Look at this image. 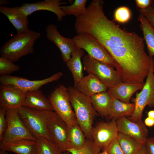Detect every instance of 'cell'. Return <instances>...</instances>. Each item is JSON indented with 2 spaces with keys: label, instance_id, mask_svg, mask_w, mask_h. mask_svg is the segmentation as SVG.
I'll list each match as a JSON object with an SVG mask.
<instances>
[{
  "label": "cell",
  "instance_id": "1",
  "mask_svg": "<svg viewBox=\"0 0 154 154\" xmlns=\"http://www.w3.org/2000/svg\"><path fill=\"white\" fill-rule=\"evenodd\" d=\"M104 4L102 0H94L86 7V12L76 18L77 34L88 36L104 46L114 60L122 82H143L154 59L146 53L143 38L107 18Z\"/></svg>",
  "mask_w": 154,
  "mask_h": 154
},
{
  "label": "cell",
  "instance_id": "2",
  "mask_svg": "<svg viewBox=\"0 0 154 154\" xmlns=\"http://www.w3.org/2000/svg\"><path fill=\"white\" fill-rule=\"evenodd\" d=\"M76 121L87 139H92L94 119L98 116L90 97L78 92L74 87L67 88Z\"/></svg>",
  "mask_w": 154,
  "mask_h": 154
},
{
  "label": "cell",
  "instance_id": "3",
  "mask_svg": "<svg viewBox=\"0 0 154 154\" xmlns=\"http://www.w3.org/2000/svg\"><path fill=\"white\" fill-rule=\"evenodd\" d=\"M40 36V33L30 29L17 33L1 46V56L13 62L18 61L23 56L34 52L35 42Z\"/></svg>",
  "mask_w": 154,
  "mask_h": 154
},
{
  "label": "cell",
  "instance_id": "4",
  "mask_svg": "<svg viewBox=\"0 0 154 154\" xmlns=\"http://www.w3.org/2000/svg\"><path fill=\"white\" fill-rule=\"evenodd\" d=\"M18 110L21 120L35 137L37 139L42 137L52 141L48 124L50 118L56 114L54 111L38 110L23 106Z\"/></svg>",
  "mask_w": 154,
  "mask_h": 154
},
{
  "label": "cell",
  "instance_id": "5",
  "mask_svg": "<svg viewBox=\"0 0 154 154\" xmlns=\"http://www.w3.org/2000/svg\"><path fill=\"white\" fill-rule=\"evenodd\" d=\"M48 98L53 111L68 127L77 122L67 88L64 85H61L55 88Z\"/></svg>",
  "mask_w": 154,
  "mask_h": 154
},
{
  "label": "cell",
  "instance_id": "6",
  "mask_svg": "<svg viewBox=\"0 0 154 154\" xmlns=\"http://www.w3.org/2000/svg\"><path fill=\"white\" fill-rule=\"evenodd\" d=\"M84 70L93 75L108 88L122 82L116 70L91 57L88 54L82 58Z\"/></svg>",
  "mask_w": 154,
  "mask_h": 154
},
{
  "label": "cell",
  "instance_id": "7",
  "mask_svg": "<svg viewBox=\"0 0 154 154\" xmlns=\"http://www.w3.org/2000/svg\"><path fill=\"white\" fill-rule=\"evenodd\" d=\"M6 116L7 126L3 139L0 142V149L10 142L17 139H27L37 140L21 120L18 109L6 110Z\"/></svg>",
  "mask_w": 154,
  "mask_h": 154
},
{
  "label": "cell",
  "instance_id": "8",
  "mask_svg": "<svg viewBox=\"0 0 154 154\" xmlns=\"http://www.w3.org/2000/svg\"><path fill=\"white\" fill-rule=\"evenodd\" d=\"M154 61L150 66L146 82L141 91L137 92L135 97L132 101L135 105V110L132 115L128 117L134 122L141 121L143 111L146 106L154 107V75L153 69Z\"/></svg>",
  "mask_w": 154,
  "mask_h": 154
},
{
  "label": "cell",
  "instance_id": "9",
  "mask_svg": "<svg viewBox=\"0 0 154 154\" xmlns=\"http://www.w3.org/2000/svg\"><path fill=\"white\" fill-rule=\"evenodd\" d=\"M72 39L77 48L84 50L93 58L113 68H115L113 59L98 41L83 34H77Z\"/></svg>",
  "mask_w": 154,
  "mask_h": 154
},
{
  "label": "cell",
  "instance_id": "10",
  "mask_svg": "<svg viewBox=\"0 0 154 154\" xmlns=\"http://www.w3.org/2000/svg\"><path fill=\"white\" fill-rule=\"evenodd\" d=\"M63 75L62 72H59L46 78L33 80L19 76L10 75H1L0 82L1 84L13 85L27 92L39 89L45 84L59 80Z\"/></svg>",
  "mask_w": 154,
  "mask_h": 154
},
{
  "label": "cell",
  "instance_id": "11",
  "mask_svg": "<svg viewBox=\"0 0 154 154\" xmlns=\"http://www.w3.org/2000/svg\"><path fill=\"white\" fill-rule=\"evenodd\" d=\"M118 133L116 120L100 122L93 127L92 139L96 145L104 150L117 137Z\"/></svg>",
  "mask_w": 154,
  "mask_h": 154
},
{
  "label": "cell",
  "instance_id": "12",
  "mask_svg": "<svg viewBox=\"0 0 154 154\" xmlns=\"http://www.w3.org/2000/svg\"><path fill=\"white\" fill-rule=\"evenodd\" d=\"M48 129L52 141L62 152L71 148L68 142V127L56 114L49 120Z\"/></svg>",
  "mask_w": 154,
  "mask_h": 154
},
{
  "label": "cell",
  "instance_id": "13",
  "mask_svg": "<svg viewBox=\"0 0 154 154\" xmlns=\"http://www.w3.org/2000/svg\"><path fill=\"white\" fill-rule=\"evenodd\" d=\"M46 37L59 49L61 57L65 63L70 59L72 53L77 48L72 39L64 37L60 33L55 25L50 24L46 29Z\"/></svg>",
  "mask_w": 154,
  "mask_h": 154
},
{
  "label": "cell",
  "instance_id": "14",
  "mask_svg": "<svg viewBox=\"0 0 154 154\" xmlns=\"http://www.w3.org/2000/svg\"><path fill=\"white\" fill-rule=\"evenodd\" d=\"M27 92L15 86L1 84L0 86V108L18 109L22 106Z\"/></svg>",
  "mask_w": 154,
  "mask_h": 154
},
{
  "label": "cell",
  "instance_id": "15",
  "mask_svg": "<svg viewBox=\"0 0 154 154\" xmlns=\"http://www.w3.org/2000/svg\"><path fill=\"white\" fill-rule=\"evenodd\" d=\"M60 0H44L32 3H23L20 7L21 11L28 16L37 11L45 10L54 13L57 16L58 20L61 21L66 15L62 10L60 6L66 4V2Z\"/></svg>",
  "mask_w": 154,
  "mask_h": 154
},
{
  "label": "cell",
  "instance_id": "16",
  "mask_svg": "<svg viewBox=\"0 0 154 154\" xmlns=\"http://www.w3.org/2000/svg\"><path fill=\"white\" fill-rule=\"evenodd\" d=\"M116 121L119 132L134 137L145 144L148 138V131L142 120L134 122L124 117Z\"/></svg>",
  "mask_w": 154,
  "mask_h": 154
},
{
  "label": "cell",
  "instance_id": "17",
  "mask_svg": "<svg viewBox=\"0 0 154 154\" xmlns=\"http://www.w3.org/2000/svg\"><path fill=\"white\" fill-rule=\"evenodd\" d=\"M0 12L5 15L16 29L17 33L29 30L28 16L21 10L20 7L0 6Z\"/></svg>",
  "mask_w": 154,
  "mask_h": 154
},
{
  "label": "cell",
  "instance_id": "18",
  "mask_svg": "<svg viewBox=\"0 0 154 154\" xmlns=\"http://www.w3.org/2000/svg\"><path fill=\"white\" fill-rule=\"evenodd\" d=\"M74 88L78 92L89 97L107 91L108 89L105 84L91 74L83 77Z\"/></svg>",
  "mask_w": 154,
  "mask_h": 154
},
{
  "label": "cell",
  "instance_id": "19",
  "mask_svg": "<svg viewBox=\"0 0 154 154\" xmlns=\"http://www.w3.org/2000/svg\"><path fill=\"white\" fill-rule=\"evenodd\" d=\"M145 82L130 83L122 82L117 86L108 88L107 91L114 98L126 103H130L131 98L137 91L141 90Z\"/></svg>",
  "mask_w": 154,
  "mask_h": 154
},
{
  "label": "cell",
  "instance_id": "20",
  "mask_svg": "<svg viewBox=\"0 0 154 154\" xmlns=\"http://www.w3.org/2000/svg\"><path fill=\"white\" fill-rule=\"evenodd\" d=\"M22 106L38 110L53 111L48 98L40 89L27 92Z\"/></svg>",
  "mask_w": 154,
  "mask_h": 154
},
{
  "label": "cell",
  "instance_id": "21",
  "mask_svg": "<svg viewBox=\"0 0 154 154\" xmlns=\"http://www.w3.org/2000/svg\"><path fill=\"white\" fill-rule=\"evenodd\" d=\"M90 98L94 109L102 117H108L113 105L112 97L108 91L93 95Z\"/></svg>",
  "mask_w": 154,
  "mask_h": 154
},
{
  "label": "cell",
  "instance_id": "22",
  "mask_svg": "<svg viewBox=\"0 0 154 154\" xmlns=\"http://www.w3.org/2000/svg\"><path fill=\"white\" fill-rule=\"evenodd\" d=\"M37 145V141L21 139L10 142L1 149L17 154H35Z\"/></svg>",
  "mask_w": 154,
  "mask_h": 154
},
{
  "label": "cell",
  "instance_id": "23",
  "mask_svg": "<svg viewBox=\"0 0 154 154\" xmlns=\"http://www.w3.org/2000/svg\"><path fill=\"white\" fill-rule=\"evenodd\" d=\"M84 54L83 49L77 48L72 53L70 59L66 63L72 76L74 88L84 77L81 58Z\"/></svg>",
  "mask_w": 154,
  "mask_h": 154
},
{
  "label": "cell",
  "instance_id": "24",
  "mask_svg": "<svg viewBox=\"0 0 154 154\" xmlns=\"http://www.w3.org/2000/svg\"><path fill=\"white\" fill-rule=\"evenodd\" d=\"M112 97L113 105L108 117L109 119L116 120L123 117H130L132 115L135 110L134 103L124 102Z\"/></svg>",
  "mask_w": 154,
  "mask_h": 154
},
{
  "label": "cell",
  "instance_id": "25",
  "mask_svg": "<svg viewBox=\"0 0 154 154\" xmlns=\"http://www.w3.org/2000/svg\"><path fill=\"white\" fill-rule=\"evenodd\" d=\"M138 20L140 21V27L143 35V39L146 44L149 56H154V29L142 14H140Z\"/></svg>",
  "mask_w": 154,
  "mask_h": 154
},
{
  "label": "cell",
  "instance_id": "26",
  "mask_svg": "<svg viewBox=\"0 0 154 154\" xmlns=\"http://www.w3.org/2000/svg\"><path fill=\"white\" fill-rule=\"evenodd\" d=\"M117 138L125 154H135L144 145L135 138L121 133L119 132Z\"/></svg>",
  "mask_w": 154,
  "mask_h": 154
},
{
  "label": "cell",
  "instance_id": "27",
  "mask_svg": "<svg viewBox=\"0 0 154 154\" xmlns=\"http://www.w3.org/2000/svg\"><path fill=\"white\" fill-rule=\"evenodd\" d=\"M68 142L71 148L79 149L85 145L87 139L77 121L68 127Z\"/></svg>",
  "mask_w": 154,
  "mask_h": 154
},
{
  "label": "cell",
  "instance_id": "28",
  "mask_svg": "<svg viewBox=\"0 0 154 154\" xmlns=\"http://www.w3.org/2000/svg\"><path fill=\"white\" fill-rule=\"evenodd\" d=\"M37 139L35 154H61L62 153L53 142L46 138L40 137Z\"/></svg>",
  "mask_w": 154,
  "mask_h": 154
},
{
  "label": "cell",
  "instance_id": "29",
  "mask_svg": "<svg viewBox=\"0 0 154 154\" xmlns=\"http://www.w3.org/2000/svg\"><path fill=\"white\" fill-rule=\"evenodd\" d=\"M87 1V0H75L72 5L67 6H61V7L66 15H73L76 17L86 12Z\"/></svg>",
  "mask_w": 154,
  "mask_h": 154
},
{
  "label": "cell",
  "instance_id": "30",
  "mask_svg": "<svg viewBox=\"0 0 154 154\" xmlns=\"http://www.w3.org/2000/svg\"><path fill=\"white\" fill-rule=\"evenodd\" d=\"M101 149L92 140L87 139L85 145L81 149H77L70 148L66 151L70 152L72 154H99Z\"/></svg>",
  "mask_w": 154,
  "mask_h": 154
},
{
  "label": "cell",
  "instance_id": "31",
  "mask_svg": "<svg viewBox=\"0 0 154 154\" xmlns=\"http://www.w3.org/2000/svg\"><path fill=\"white\" fill-rule=\"evenodd\" d=\"M20 67L18 64L3 57H0V74L1 75H10L18 71Z\"/></svg>",
  "mask_w": 154,
  "mask_h": 154
},
{
  "label": "cell",
  "instance_id": "32",
  "mask_svg": "<svg viewBox=\"0 0 154 154\" xmlns=\"http://www.w3.org/2000/svg\"><path fill=\"white\" fill-rule=\"evenodd\" d=\"M131 12L129 8L126 6H121L117 8L115 11L114 20L121 23L128 21L131 18Z\"/></svg>",
  "mask_w": 154,
  "mask_h": 154
},
{
  "label": "cell",
  "instance_id": "33",
  "mask_svg": "<svg viewBox=\"0 0 154 154\" xmlns=\"http://www.w3.org/2000/svg\"><path fill=\"white\" fill-rule=\"evenodd\" d=\"M104 150L108 154H125L119 143L117 138L114 139Z\"/></svg>",
  "mask_w": 154,
  "mask_h": 154
},
{
  "label": "cell",
  "instance_id": "34",
  "mask_svg": "<svg viewBox=\"0 0 154 154\" xmlns=\"http://www.w3.org/2000/svg\"><path fill=\"white\" fill-rule=\"evenodd\" d=\"M138 11L154 29V7L151 5L145 9H139Z\"/></svg>",
  "mask_w": 154,
  "mask_h": 154
},
{
  "label": "cell",
  "instance_id": "35",
  "mask_svg": "<svg viewBox=\"0 0 154 154\" xmlns=\"http://www.w3.org/2000/svg\"><path fill=\"white\" fill-rule=\"evenodd\" d=\"M6 110L4 108H0V142L3 139L7 126Z\"/></svg>",
  "mask_w": 154,
  "mask_h": 154
},
{
  "label": "cell",
  "instance_id": "36",
  "mask_svg": "<svg viewBox=\"0 0 154 154\" xmlns=\"http://www.w3.org/2000/svg\"><path fill=\"white\" fill-rule=\"evenodd\" d=\"M144 145L147 154H154V137H148Z\"/></svg>",
  "mask_w": 154,
  "mask_h": 154
},
{
  "label": "cell",
  "instance_id": "37",
  "mask_svg": "<svg viewBox=\"0 0 154 154\" xmlns=\"http://www.w3.org/2000/svg\"><path fill=\"white\" fill-rule=\"evenodd\" d=\"M137 6L140 9H143L149 7L152 5L153 1L151 0H135Z\"/></svg>",
  "mask_w": 154,
  "mask_h": 154
},
{
  "label": "cell",
  "instance_id": "38",
  "mask_svg": "<svg viewBox=\"0 0 154 154\" xmlns=\"http://www.w3.org/2000/svg\"><path fill=\"white\" fill-rule=\"evenodd\" d=\"M145 125L149 127H151L154 125V119L147 117L144 122Z\"/></svg>",
  "mask_w": 154,
  "mask_h": 154
},
{
  "label": "cell",
  "instance_id": "39",
  "mask_svg": "<svg viewBox=\"0 0 154 154\" xmlns=\"http://www.w3.org/2000/svg\"><path fill=\"white\" fill-rule=\"evenodd\" d=\"M135 154H147L144 145Z\"/></svg>",
  "mask_w": 154,
  "mask_h": 154
},
{
  "label": "cell",
  "instance_id": "40",
  "mask_svg": "<svg viewBox=\"0 0 154 154\" xmlns=\"http://www.w3.org/2000/svg\"><path fill=\"white\" fill-rule=\"evenodd\" d=\"M147 115L148 117L154 119V110H151L149 111Z\"/></svg>",
  "mask_w": 154,
  "mask_h": 154
},
{
  "label": "cell",
  "instance_id": "41",
  "mask_svg": "<svg viewBox=\"0 0 154 154\" xmlns=\"http://www.w3.org/2000/svg\"><path fill=\"white\" fill-rule=\"evenodd\" d=\"M9 4V3L7 1L5 0H0V6H2L3 5H7Z\"/></svg>",
  "mask_w": 154,
  "mask_h": 154
},
{
  "label": "cell",
  "instance_id": "42",
  "mask_svg": "<svg viewBox=\"0 0 154 154\" xmlns=\"http://www.w3.org/2000/svg\"><path fill=\"white\" fill-rule=\"evenodd\" d=\"M7 151L3 149H0V154H9Z\"/></svg>",
  "mask_w": 154,
  "mask_h": 154
},
{
  "label": "cell",
  "instance_id": "43",
  "mask_svg": "<svg viewBox=\"0 0 154 154\" xmlns=\"http://www.w3.org/2000/svg\"><path fill=\"white\" fill-rule=\"evenodd\" d=\"M99 154H108L106 151L105 150H103V151H100Z\"/></svg>",
  "mask_w": 154,
  "mask_h": 154
},
{
  "label": "cell",
  "instance_id": "44",
  "mask_svg": "<svg viewBox=\"0 0 154 154\" xmlns=\"http://www.w3.org/2000/svg\"><path fill=\"white\" fill-rule=\"evenodd\" d=\"M61 154H72L71 153L68 151H66L62 152Z\"/></svg>",
  "mask_w": 154,
  "mask_h": 154
},
{
  "label": "cell",
  "instance_id": "45",
  "mask_svg": "<svg viewBox=\"0 0 154 154\" xmlns=\"http://www.w3.org/2000/svg\"><path fill=\"white\" fill-rule=\"evenodd\" d=\"M153 75H154V67L153 68Z\"/></svg>",
  "mask_w": 154,
  "mask_h": 154
}]
</instances>
